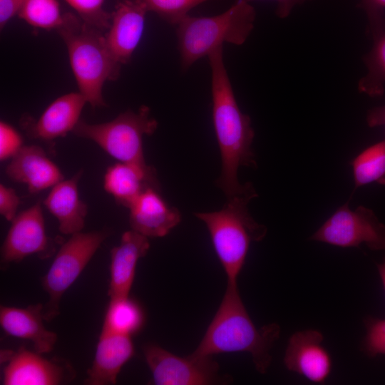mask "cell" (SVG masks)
Here are the masks:
<instances>
[{
  "label": "cell",
  "instance_id": "obj_33",
  "mask_svg": "<svg viewBox=\"0 0 385 385\" xmlns=\"http://www.w3.org/2000/svg\"><path fill=\"white\" fill-rule=\"evenodd\" d=\"M366 122L369 127L384 126L385 128V106L371 109L366 115Z\"/></svg>",
  "mask_w": 385,
  "mask_h": 385
},
{
  "label": "cell",
  "instance_id": "obj_28",
  "mask_svg": "<svg viewBox=\"0 0 385 385\" xmlns=\"http://www.w3.org/2000/svg\"><path fill=\"white\" fill-rule=\"evenodd\" d=\"M364 324L366 334L361 343V351L370 358L385 355V319L369 316Z\"/></svg>",
  "mask_w": 385,
  "mask_h": 385
},
{
  "label": "cell",
  "instance_id": "obj_29",
  "mask_svg": "<svg viewBox=\"0 0 385 385\" xmlns=\"http://www.w3.org/2000/svg\"><path fill=\"white\" fill-rule=\"evenodd\" d=\"M18 131L4 121L0 123V160L13 158L23 147Z\"/></svg>",
  "mask_w": 385,
  "mask_h": 385
},
{
  "label": "cell",
  "instance_id": "obj_6",
  "mask_svg": "<svg viewBox=\"0 0 385 385\" xmlns=\"http://www.w3.org/2000/svg\"><path fill=\"white\" fill-rule=\"evenodd\" d=\"M157 128L158 122L151 116L150 108L142 106L137 111L128 110L103 123L80 120L73 132L95 142L120 162L135 165L157 177L155 170L146 163L143 150V136L153 134Z\"/></svg>",
  "mask_w": 385,
  "mask_h": 385
},
{
  "label": "cell",
  "instance_id": "obj_8",
  "mask_svg": "<svg viewBox=\"0 0 385 385\" xmlns=\"http://www.w3.org/2000/svg\"><path fill=\"white\" fill-rule=\"evenodd\" d=\"M309 239L340 247L364 244L371 250H385V225L372 210L360 205L351 210L345 203Z\"/></svg>",
  "mask_w": 385,
  "mask_h": 385
},
{
  "label": "cell",
  "instance_id": "obj_7",
  "mask_svg": "<svg viewBox=\"0 0 385 385\" xmlns=\"http://www.w3.org/2000/svg\"><path fill=\"white\" fill-rule=\"evenodd\" d=\"M107 230L77 232L61 245L42 286L49 299L43 310L44 320L51 321L59 314L62 295L76 281L102 242L109 235Z\"/></svg>",
  "mask_w": 385,
  "mask_h": 385
},
{
  "label": "cell",
  "instance_id": "obj_19",
  "mask_svg": "<svg viewBox=\"0 0 385 385\" xmlns=\"http://www.w3.org/2000/svg\"><path fill=\"white\" fill-rule=\"evenodd\" d=\"M131 337L101 332L91 367L85 384H115L124 364L134 355Z\"/></svg>",
  "mask_w": 385,
  "mask_h": 385
},
{
  "label": "cell",
  "instance_id": "obj_18",
  "mask_svg": "<svg viewBox=\"0 0 385 385\" xmlns=\"http://www.w3.org/2000/svg\"><path fill=\"white\" fill-rule=\"evenodd\" d=\"M149 248L148 237L133 230L123 234L119 245L111 250L110 298L129 295L137 263Z\"/></svg>",
  "mask_w": 385,
  "mask_h": 385
},
{
  "label": "cell",
  "instance_id": "obj_27",
  "mask_svg": "<svg viewBox=\"0 0 385 385\" xmlns=\"http://www.w3.org/2000/svg\"><path fill=\"white\" fill-rule=\"evenodd\" d=\"M86 24L105 31L108 29L111 14L104 9L105 0H65Z\"/></svg>",
  "mask_w": 385,
  "mask_h": 385
},
{
  "label": "cell",
  "instance_id": "obj_13",
  "mask_svg": "<svg viewBox=\"0 0 385 385\" xmlns=\"http://www.w3.org/2000/svg\"><path fill=\"white\" fill-rule=\"evenodd\" d=\"M147 12L138 0H122L111 14L106 40L113 56L121 65L130 61L141 39Z\"/></svg>",
  "mask_w": 385,
  "mask_h": 385
},
{
  "label": "cell",
  "instance_id": "obj_5",
  "mask_svg": "<svg viewBox=\"0 0 385 385\" xmlns=\"http://www.w3.org/2000/svg\"><path fill=\"white\" fill-rule=\"evenodd\" d=\"M255 18V8L242 0L216 16H186L176 26L182 71L224 43L243 44L254 29Z\"/></svg>",
  "mask_w": 385,
  "mask_h": 385
},
{
  "label": "cell",
  "instance_id": "obj_22",
  "mask_svg": "<svg viewBox=\"0 0 385 385\" xmlns=\"http://www.w3.org/2000/svg\"><path fill=\"white\" fill-rule=\"evenodd\" d=\"M103 187L117 203L128 208L148 188L160 190L157 177L149 175L135 165L123 162L107 169Z\"/></svg>",
  "mask_w": 385,
  "mask_h": 385
},
{
  "label": "cell",
  "instance_id": "obj_12",
  "mask_svg": "<svg viewBox=\"0 0 385 385\" xmlns=\"http://www.w3.org/2000/svg\"><path fill=\"white\" fill-rule=\"evenodd\" d=\"M324 336L318 330L294 332L289 339L284 356L286 368L309 381L322 384L329 377L332 358L322 345Z\"/></svg>",
  "mask_w": 385,
  "mask_h": 385
},
{
  "label": "cell",
  "instance_id": "obj_15",
  "mask_svg": "<svg viewBox=\"0 0 385 385\" xmlns=\"http://www.w3.org/2000/svg\"><path fill=\"white\" fill-rule=\"evenodd\" d=\"M6 173L12 180L26 184L30 193H37L63 180L58 166L42 148L34 145L23 146L7 165Z\"/></svg>",
  "mask_w": 385,
  "mask_h": 385
},
{
  "label": "cell",
  "instance_id": "obj_11",
  "mask_svg": "<svg viewBox=\"0 0 385 385\" xmlns=\"http://www.w3.org/2000/svg\"><path fill=\"white\" fill-rule=\"evenodd\" d=\"M41 354L24 347L16 351H3L4 361L8 364L3 371L4 385H57L70 381L73 370L66 361L47 359Z\"/></svg>",
  "mask_w": 385,
  "mask_h": 385
},
{
  "label": "cell",
  "instance_id": "obj_3",
  "mask_svg": "<svg viewBox=\"0 0 385 385\" xmlns=\"http://www.w3.org/2000/svg\"><path fill=\"white\" fill-rule=\"evenodd\" d=\"M57 31L67 47L79 92L93 108L105 106L103 84L118 78L121 64L110 51L104 31L67 13Z\"/></svg>",
  "mask_w": 385,
  "mask_h": 385
},
{
  "label": "cell",
  "instance_id": "obj_17",
  "mask_svg": "<svg viewBox=\"0 0 385 385\" xmlns=\"http://www.w3.org/2000/svg\"><path fill=\"white\" fill-rule=\"evenodd\" d=\"M43 310L41 304L26 308L1 306V327L9 336L31 341L37 353L51 352L58 337L45 328Z\"/></svg>",
  "mask_w": 385,
  "mask_h": 385
},
{
  "label": "cell",
  "instance_id": "obj_30",
  "mask_svg": "<svg viewBox=\"0 0 385 385\" xmlns=\"http://www.w3.org/2000/svg\"><path fill=\"white\" fill-rule=\"evenodd\" d=\"M20 205V198L16 191L4 184L0 185V213L8 221H12L16 216V210Z\"/></svg>",
  "mask_w": 385,
  "mask_h": 385
},
{
  "label": "cell",
  "instance_id": "obj_4",
  "mask_svg": "<svg viewBox=\"0 0 385 385\" xmlns=\"http://www.w3.org/2000/svg\"><path fill=\"white\" fill-rule=\"evenodd\" d=\"M257 196L249 183L243 192L227 197L221 210L195 214L207 226L227 284H237L250 243L261 241L267 234V227L257 223L247 208L250 201Z\"/></svg>",
  "mask_w": 385,
  "mask_h": 385
},
{
  "label": "cell",
  "instance_id": "obj_24",
  "mask_svg": "<svg viewBox=\"0 0 385 385\" xmlns=\"http://www.w3.org/2000/svg\"><path fill=\"white\" fill-rule=\"evenodd\" d=\"M351 165L355 189L371 183L385 185V140L365 148Z\"/></svg>",
  "mask_w": 385,
  "mask_h": 385
},
{
  "label": "cell",
  "instance_id": "obj_14",
  "mask_svg": "<svg viewBox=\"0 0 385 385\" xmlns=\"http://www.w3.org/2000/svg\"><path fill=\"white\" fill-rule=\"evenodd\" d=\"M128 209L131 230L148 237L166 235L181 220L180 211L153 188L145 189Z\"/></svg>",
  "mask_w": 385,
  "mask_h": 385
},
{
  "label": "cell",
  "instance_id": "obj_20",
  "mask_svg": "<svg viewBox=\"0 0 385 385\" xmlns=\"http://www.w3.org/2000/svg\"><path fill=\"white\" fill-rule=\"evenodd\" d=\"M82 170L72 178L61 180L52 187L43 204L56 217L59 230L66 235L81 232L88 212L87 205L80 199L78 183Z\"/></svg>",
  "mask_w": 385,
  "mask_h": 385
},
{
  "label": "cell",
  "instance_id": "obj_25",
  "mask_svg": "<svg viewBox=\"0 0 385 385\" xmlns=\"http://www.w3.org/2000/svg\"><path fill=\"white\" fill-rule=\"evenodd\" d=\"M18 15L34 27L56 31L66 18L57 0H26Z\"/></svg>",
  "mask_w": 385,
  "mask_h": 385
},
{
  "label": "cell",
  "instance_id": "obj_23",
  "mask_svg": "<svg viewBox=\"0 0 385 385\" xmlns=\"http://www.w3.org/2000/svg\"><path fill=\"white\" fill-rule=\"evenodd\" d=\"M145 319L143 307L129 295L111 298L101 332L131 337L143 329Z\"/></svg>",
  "mask_w": 385,
  "mask_h": 385
},
{
  "label": "cell",
  "instance_id": "obj_21",
  "mask_svg": "<svg viewBox=\"0 0 385 385\" xmlns=\"http://www.w3.org/2000/svg\"><path fill=\"white\" fill-rule=\"evenodd\" d=\"M373 46L364 56L367 73L358 83V91L370 97L381 96L385 85V14L382 9L364 11Z\"/></svg>",
  "mask_w": 385,
  "mask_h": 385
},
{
  "label": "cell",
  "instance_id": "obj_2",
  "mask_svg": "<svg viewBox=\"0 0 385 385\" xmlns=\"http://www.w3.org/2000/svg\"><path fill=\"white\" fill-rule=\"evenodd\" d=\"M279 334L280 327L274 323L256 328L241 299L237 284H227L214 318L191 355L212 356L247 351L251 354L257 371L264 374L270 365V350Z\"/></svg>",
  "mask_w": 385,
  "mask_h": 385
},
{
  "label": "cell",
  "instance_id": "obj_32",
  "mask_svg": "<svg viewBox=\"0 0 385 385\" xmlns=\"http://www.w3.org/2000/svg\"><path fill=\"white\" fill-rule=\"evenodd\" d=\"M237 1V0H236ZM247 2H250L255 0H242ZM277 2V6L276 9V15L281 18L284 19L287 17L292 9L295 5L302 4L309 0H274Z\"/></svg>",
  "mask_w": 385,
  "mask_h": 385
},
{
  "label": "cell",
  "instance_id": "obj_35",
  "mask_svg": "<svg viewBox=\"0 0 385 385\" xmlns=\"http://www.w3.org/2000/svg\"><path fill=\"white\" fill-rule=\"evenodd\" d=\"M377 270L379 272V275L381 279V282L385 292V255L382 260V262L377 264Z\"/></svg>",
  "mask_w": 385,
  "mask_h": 385
},
{
  "label": "cell",
  "instance_id": "obj_1",
  "mask_svg": "<svg viewBox=\"0 0 385 385\" xmlns=\"http://www.w3.org/2000/svg\"><path fill=\"white\" fill-rule=\"evenodd\" d=\"M207 57L211 70L212 120L222 164L215 183L230 197L243 192L248 185V183H239V168L257 167L252 149L255 131L250 117L241 111L237 103L224 63L223 46L212 51Z\"/></svg>",
  "mask_w": 385,
  "mask_h": 385
},
{
  "label": "cell",
  "instance_id": "obj_10",
  "mask_svg": "<svg viewBox=\"0 0 385 385\" xmlns=\"http://www.w3.org/2000/svg\"><path fill=\"white\" fill-rule=\"evenodd\" d=\"M53 239L46 233L43 215L39 202L22 211L11 221L1 249V262L9 265L36 255L41 259L55 252Z\"/></svg>",
  "mask_w": 385,
  "mask_h": 385
},
{
  "label": "cell",
  "instance_id": "obj_34",
  "mask_svg": "<svg viewBox=\"0 0 385 385\" xmlns=\"http://www.w3.org/2000/svg\"><path fill=\"white\" fill-rule=\"evenodd\" d=\"M358 6L364 11L371 9L384 10L385 0H361Z\"/></svg>",
  "mask_w": 385,
  "mask_h": 385
},
{
  "label": "cell",
  "instance_id": "obj_31",
  "mask_svg": "<svg viewBox=\"0 0 385 385\" xmlns=\"http://www.w3.org/2000/svg\"><path fill=\"white\" fill-rule=\"evenodd\" d=\"M26 0H0V26L2 29L8 21L18 14Z\"/></svg>",
  "mask_w": 385,
  "mask_h": 385
},
{
  "label": "cell",
  "instance_id": "obj_9",
  "mask_svg": "<svg viewBox=\"0 0 385 385\" xmlns=\"http://www.w3.org/2000/svg\"><path fill=\"white\" fill-rule=\"evenodd\" d=\"M145 361L156 385H206L226 382L218 375L219 366L212 356L180 357L158 345L143 348Z\"/></svg>",
  "mask_w": 385,
  "mask_h": 385
},
{
  "label": "cell",
  "instance_id": "obj_26",
  "mask_svg": "<svg viewBox=\"0 0 385 385\" xmlns=\"http://www.w3.org/2000/svg\"><path fill=\"white\" fill-rule=\"evenodd\" d=\"M148 11L156 13L162 19L177 26L188 13L207 0H138Z\"/></svg>",
  "mask_w": 385,
  "mask_h": 385
},
{
  "label": "cell",
  "instance_id": "obj_16",
  "mask_svg": "<svg viewBox=\"0 0 385 385\" xmlns=\"http://www.w3.org/2000/svg\"><path fill=\"white\" fill-rule=\"evenodd\" d=\"M87 103L80 92L64 94L53 101L36 121L26 120L29 134L35 138L51 141L73 131Z\"/></svg>",
  "mask_w": 385,
  "mask_h": 385
}]
</instances>
